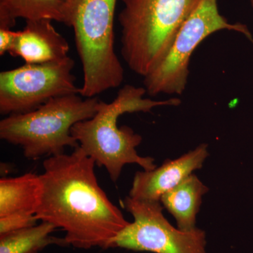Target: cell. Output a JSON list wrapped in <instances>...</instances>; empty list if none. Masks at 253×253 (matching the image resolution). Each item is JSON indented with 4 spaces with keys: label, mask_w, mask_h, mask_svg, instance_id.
<instances>
[{
    "label": "cell",
    "mask_w": 253,
    "mask_h": 253,
    "mask_svg": "<svg viewBox=\"0 0 253 253\" xmlns=\"http://www.w3.org/2000/svg\"><path fill=\"white\" fill-rule=\"evenodd\" d=\"M22 31H16L9 54L26 63H43L68 57L69 44L48 19L26 21Z\"/></svg>",
    "instance_id": "30bf717a"
},
{
    "label": "cell",
    "mask_w": 253,
    "mask_h": 253,
    "mask_svg": "<svg viewBox=\"0 0 253 253\" xmlns=\"http://www.w3.org/2000/svg\"><path fill=\"white\" fill-rule=\"evenodd\" d=\"M123 207L134 218L113 241V248L154 253H208L206 231H182L163 214L160 201H141L128 196Z\"/></svg>",
    "instance_id": "ba28073f"
},
{
    "label": "cell",
    "mask_w": 253,
    "mask_h": 253,
    "mask_svg": "<svg viewBox=\"0 0 253 253\" xmlns=\"http://www.w3.org/2000/svg\"><path fill=\"white\" fill-rule=\"evenodd\" d=\"M99 100L97 96L83 99L79 94H68L30 112L10 115L0 121V138L21 146L30 160L64 154L66 147H79L71 129L96 114Z\"/></svg>",
    "instance_id": "5b68a950"
},
{
    "label": "cell",
    "mask_w": 253,
    "mask_h": 253,
    "mask_svg": "<svg viewBox=\"0 0 253 253\" xmlns=\"http://www.w3.org/2000/svg\"><path fill=\"white\" fill-rule=\"evenodd\" d=\"M223 30L251 38L247 26L229 23L219 13L217 0H201L178 32L164 59L144 78L146 93L151 96L182 94L187 85L191 55L206 38Z\"/></svg>",
    "instance_id": "8992f818"
},
{
    "label": "cell",
    "mask_w": 253,
    "mask_h": 253,
    "mask_svg": "<svg viewBox=\"0 0 253 253\" xmlns=\"http://www.w3.org/2000/svg\"><path fill=\"white\" fill-rule=\"evenodd\" d=\"M117 0H66L63 24L73 28L83 71L80 95L96 97L118 87L124 69L114 47Z\"/></svg>",
    "instance_id": "277c9868"
},
{
    "label": "cell",
    "mask_w": 253,
    "mask_h": 253,
    "mask_svg": "<svg viewBox=\"0 0 253 253\" xmlns=\"http://www.w3.org/2000/svg\"><path fill=\"white\" fill-rule=\"evenodd\" d=\"M41 176L33 173L0 180V217L15 213L35 214L41 204Z\"/></svg>",
    "instance_id": "7c38bea8"
},
{
    "label": "cell",
    "mask_w": 253,
    "mask_h": 253,
    "mask_svg": "<svg viewBox=\"0 0 253 253\" xmlns=\"http://www.w3.org/2000/svg\"><path fill=\"white\" fill-rule=\"evenodd\" d=\"M74 66V60L68 56L51 62L26 63L0 73V113L30 112L54 98L80 94Z\"/></svg>",
    "instance_id": "52a82bcc"
},
{
    "label": "cell",
    "mask_w": 253,
    "mask_h": 253,
    "mask_svg": "<svg viewBox=\"0 0 253 253\" xmlns=\"http://www.w3.org/2000/svg\"><path fill=\"white\" fill-rule=\"evenodd\" d=\"M16 31L10 28H0V55L4 56L9 52L16 36Z\"/></svg>",
    "instance_id": "2e32d148"
},
{
    "label": "cell",
    "mask_w": 253,
    "mask_h": 253,
    "mask_svg": "<svg viewBox=\"0 0 253 253\" xmlns=\"http://www.w3.org/2000/svg\"><path fill=\"white\" fill-rule=\"evenodd\" d=\"M201 0H123L118 15L121 54L128 67L146 77L157 67Z\"/></svg>",
    "instance_id": "3957f363"
},
{
    "label": "cell",
    "mask_w": 253,
    "mask_h": 253,
    "mask_svg": "<svg viewBox=\"0 0 253 253\" xmlns=\"http://www.w3.org/2000/svg\"><path fill=\"white\" fill-rule=\"evenodd\" d=\"M38 220L35 214L15 213L0 217V237L11 233L36 225Z\"/></svg>",
    "instance_id": "9a60e30c"
},
{
    "label": "cell",
    "mask_w": 253,
    "mask_h": 253,
    "mask_svg": "<svg viewBox=\"0 0 253 253\" xmlns=\"http://www.w3.org/2000/svg\"><path fill=\"white\" fill-rule=\"evenodd\" d=\"M208 156V144H201L179 158L167 160L153 170L139 171L134 176L129 196L141 201H160L163 194L201 169Z\"/></svg>",
    "instance_id": "9c48e42d"
},
{
    "label": "cell",
    "mask_w": 253,
    "mask_h": 253,
    "mask_svg": "<svg viewBox=\"0 0 253 253\" xmlns=\"http://www.w3.org/2000/svg\"><path fill=\"white\" fill-rule=\"evenodd\" d=\"M146 89L126 84L110 103L99 100L96 114L90 119L76 123L71 129L73 137L96 165L104 167L113 182H117L123 168L136 164L144 170L157 168L152 157L138 154L136 147L142 142L140 134L128 126H118V118L126 113H149L160 106H178L180 99L152 100L144 98Z\"/></svg>",
    "instance_id": "7a4b0ae2"
},
{
    "label": "cell",
    "mask_w": 253,
    "mask_h": 253,
    "mask_svg": "<svg viewBox=\"0 0 253 253\" xmlns=\"http://www.w3.org/2000/svg\"><path fill=\"white\" fill-rule=\"evenodd\" d=\"M56 228L51 223L42 221L21 230L0 237V253H38L50 245L68 246L63 239L51 234Z\"/></svg>",
    "instance_id": "5bb4252c"
},
{
    "label": "cell",
    "mask_w": 253,
    "mask_h": 253,
    "mask_svg": "<svg viewBox=\"0 0 253 253\" xmlns=\"http://www.w3.org/2000/svg\"><path fill=\"white\" fill-rule=\"evenodd\" d=\"M208 191V186L193 173L163 194L160 202L175 219L179 229L191 231L196 228V217L203 196Z\"/></svg>",
    "instance_id": "8fae6325"
},
{
    "label": "cell",
    "mask_w": 253,
    "mask_h": 253,
    "mask_svg": "<svg viewBox=\"0 0 253 253\" xmlns=\"http://www.w3.org/2000/svg\"><path fill=\"white\" fill-rule=\"evenodd\" d=\"M251 4H252V6L253 8V0H251Z\"/></svg>",
    "instance_id": "e0dca14e"
},
{
    "label": "cell",
    "mask_w": 253,
    "mask_h": 253,
    "mask_svg": "<svg viewBox=\"0 0 253 253\" xmlns=\"http://www.w3.org/2000/svg\"><path fill=\"white\" fill-rule=\"evenodd\" d=\"M66 0H0V28L11 29L17 18L64 23Z\"/></svg>",
    "instance_id": "4fadbf2b"
},
{
    "label": "cell",
    "mask_w": 253,
    "mask_h": 253,
    "mask_svg": "<svg viewBox=\"0 0 253 253\" xmlns=\"http://www.w3.org/2000/svg\"><path fill=\"white\" fill-rule=\"evenodd\" d=\"M95 165L79 146L71 154L46 158L40 175L42 195L36 217L64 231L66 244L76 249H112L129 224L100 186Z\"/></svg>",
    "instance_id": "6da1fadb"
}]
</instances>
